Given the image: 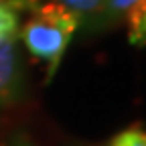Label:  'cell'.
<instances>
[{
	"mask_svg": "<svg viewBox=\"0 0 146 146\" xmlns=\"http://www.w3.org/2000/svg\"><path fill=\"white\" fill-rule=\"evenodd\" d=\"M77 31V18L63 6L47 0H29L18 29V43L31 57L47 65V81H51Z\"/></svg>",
	"mask_w": 146,
	"mask_h": 146,
	"instance_id": "obj_1",
	"label": "cell"
},
{
	"mask_svg": "<svg viewBox=\"0 0 146 146\" xmlns=\"http://www.w3.org/2000/svg\"><path fill=\"white\" fill-rule=\"evenodd\" d=\"M0 146H35L27 136H21V134H14V136H10L8 140H4V142H0Z\"/></svg>",
	"mask_w": 146,
	"mask_h": 146,
	"instance_id": "obj_6",
	"label": "cell"
},
{
	"mask_svg": "<svg viewBox=\"0 0 146 146\" xmlns=\"http://www.w3.org/2000/svg\"><path fill=\"white\" fill-rule=\"evenodd\" d=\"M108 146H146V134L140 126H132L118 132Z\"/></svg>",
	"mask_w": 146,
	"mask_h": 146,
	"instance_id": "obj_5",
	"label": "cell"
},
{
	"mask_svg": "<svg viewBox=\"0 0 146 146\" xmlns=\"http://www.w3.org/2000/svg\"><path fill=\"white\" fill-rule=\"evenodd\" d=\"M47 2H55L69 10L77 18L79 29L85 33H98L110 27L106 0H47Z\"/></svg>",
	"mask_w": 146,
	"mask_h": 146,
	"instance_id": "obj_4",
	"label": "cell"
},
{
	"mask_svg": "<svg viewBox=\"0 0 146 146\" xmlns=\"http://www.w3.org/2000/svg\"><path fill=\"white\" fill-rule=\"evenodd\" d=\"M25 98V67L21 43L14 35H0V114Z\"/></svg>",
	"mask_w": 146,
	"mask_h": 146,
	"instance_id": "obj_2",
	"label": "cell"
},
{
	"mask_svg": "<svg viewBox=\"0 0 146 146\" xmlns=\"http://www.w3.org/2000/svg\"><path fill=\"white\" fill-rule=\"evenodd\" d=\"M110 27L124 23L132 45L142 47L146 39V0H106Z\"/></svg>",
	"mask_w": 146,
	"mask_h": 146,
	"instance_id": "obj_3",
	"label": "cell"
}]
</instances>
